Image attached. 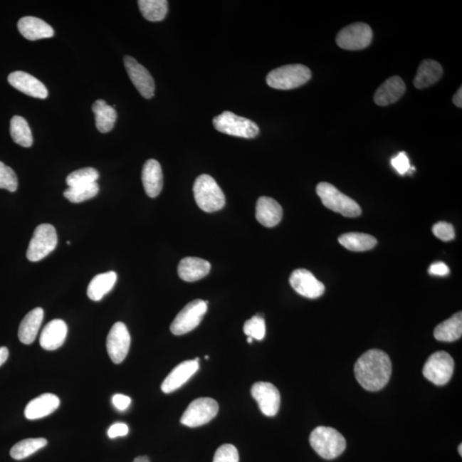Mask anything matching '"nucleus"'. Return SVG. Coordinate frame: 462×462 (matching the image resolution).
Wrapping results in <instances>:
<instances>
[{
  "label": "nucleus",
  "mask_w": 462,
  "mask_h": 462,
  "mask_svg": "<svg viewBox=\"0 0 462 462\" xmlns=\"http://www.w3.org/2000/svg\"><path fill=\"white\" fill-rule=\"evenodd\" d=\"M392 372L391 359L379 350H368L355 364V379L368 392H379L387 387Z\"/></svg>",
  "instance_id": "1"
},
{
  "label": "nucleus",
  "mask_w": 462,
  "mask_h": 462,
  "mask_svg": "<svg viewBox=\"0 0 462 462\" xmlns=\"http://www.w3.org/2000/svg\"><path fill=\"white\" fill-rule=\"evenodd\" d=\"M311 446L325 460L336 459L346 448V440L340 432L332 427L319 426L310 435Z\"/></svg>",
  "instance_id": "2"
},
{
  "label": "nucleus",
  "mask_w": 462,
  "mask_h": 462,
  "mask_svg": "<svg viewBox=\"0 0 462 462\" xmlns=\"http://www.w3.org/2000/svg\"><path fill=\"white\" fill-rule=\"evenodd\" d=\"M194 196L197 205L206 213L221 210L226 205V196L217 182L206 174H203L194 182Z\"/></svg>",
  "instance_id": "3"
},
{
  "label": "nucleus",
  "mask_w": 462,
  "mask_h": 462,
  "mask_svg": "<svg viewBox=\"0 0 462 462\" xmlns=\"http://www.w3.org/2000/svg\"><path fill=\"white\" fill-rule=\"evenodd\" d=\"M316 191L324 206L328 209L347 218H355L362 214V209L353 199L339 190L329 182H320Z\"/></svg>",
  "instance_id": "4"
},
{
  "label": "nucleus",
  "mask_w": 462,
  "mask_h": 462,
  "mask_svg": "<svg viewBox=\"0 0 462 462\" xmlns=\"http://www.w3.org/2000/svg\"><path fill=\"white\" fill-rule=\"evenodd\" d=\"M311 76V70L303 65H283L271 70L266 76V83L271 88L290 90L306 84Z\"/></svg>",
  "instance_id": "5"
},
{
  "label": "nucleus",
  "mask_w": 462,
  "mask_h": 462,
  "mask_svg": "<svg viewBox=\"0 0 462 462\" xmlns=\"http://www.w3.org/2000/svg\"><path fill=\"white\" fill-rule=\"evenodd\" d=\"M214 126L219 132L233 137L253 139L260 133V128L252 120L236 116L231 112H224L214 117Z\"/></svg>",
  "instance_id": "6"
},
{
  "label": "nucleus",
  "mask_w": 462,
  "mask_h": 462,
  "mask_svg": "<svg viewBox=\"0 0 462 462\" xmlns=\"http://www.w3.org/2000/svg\"><path fill=\"white\" fill-rule=\"evenodd\" d=\"M57 231L52 224H42L36 229L27 251L28 261L37 262L43 260L56 248Z\"/></svg>",
  "instance_id": "7"
},
{
  "label": "nucleus",
  "mask_w": 462,
  "mask_h": 462,
  "mask_svg": "<svg viewBox=\"0 0 462 462\" xmlns=\"http://www.w3.org/2000/svg\"><path fill=\"white\" fill-rule=\"evenodd\" d=\"M455 362L452 356L445 351L432 354L423 368V375L430 382L439 387L446 384L451 379Z\"/></svg>",
  "instance_id": "8"
},
{
  "label": "nucleus",
  "mask_w": 462,
  "mask_h": 462,
  "mask_svg": "<svg viewBox=\"0 0 462 462\" xmlns=\"http://www.w3.org/2000/svg\"><path fill=\"white\" fill-rule=\"evenodd\" d=\"M209 302L197 299L186 305L173 320L171 330L176 336L192 332L200 325L207 312Z\"/></svg>",
  "instance_id": "9"
},
{
  "label": "nucleus",
  "mask_w": 462,
  "mask_h": 462,
  "mask_svg": "<svg viewBox=\"0 0 462 462\" xmlns=\"http://www.w3.org/2000/svg\"><path fill=\"white\" fill-rule=\"evenodd\" d=\"M219 409V404L213 398H198L189 405L180 421L182 425L189 427L204 426L216 417Z\"/></svg>",
  "instance_id": "10"
},
{
  "label": "nucleus",
  "mask_w": 462,
  "mask_h": 462,
  "mask_svg": "<svg viewBox=\"0 0 462 462\" xmlns=\"http://www.w3.org/2000/svg\"><path fill=\"white\" fill-rule=\"evenodd\" d=\"M372 28L367 23H356L338 33L337 43L341 48L350 51L362 50L371 44Z\"/></svg>",
  "instance_id": "11"
},
{
  "label": "nucleus",
  "mask_w": 462,
  "mask_h": 462,
  "mask_svg": "<svg viewBox=\"0 0 462 462\" xmlns=\"http://www.w3.org/2000/svg\"><path fill=\"white\" fill-rule=\"evenodd\" d=\"M130 334L122 322L114 324L107 338V349L110 358L115 364H120L128 355L130 347Z\"/></svg>",
  "instance_id": "12"
},
{
  "label": "nucleus",
  "mask_w": 462,
  "mask_h": 462,
  "mask_svg": "<svg viewBox=\"0 0 462 462\" xmlns=\"http://www.w3.org/2000/svg\"><path fill=\"white\" fill-rule=\"evenodd\" d=\"M251 394L258 402L263 414L273 417L280 408L281 396L277 387L268 382H258L253 385Z\"/></svg>",
  "instance_id": "13"
},
{
  "label": "nucleus",
  "mask_w": 462,
  "mask_h": 462,
  "mask_svg": "<svg viewBox=\"0 0 462 462\" xmlns=\"http://www.w3.org/2000/svg\"><path fill=\"white\" fill-rule=\"evenodd\" d=\"M125 65L131 82L140 94L145 99L152 98L154 96L155 83L149 71L130 56L125 58Z\"/></svg>",
  "instance_id": "14"
},
{
  "label": "nucleus",
  "mask_w": 462,
  "mask_h": 462,
  "mask_svg": "<svg viewBox=\"0 0 462 462\" xmlns=\"http://www.w3.org/2000/svg\"><path fill=\"white\" fill-rule=\"evenodd\" d=\"M290 283L299 295L306 298H319L325 293L324 283L317 280L311 271L306 269L294 271L290 275Z\"/></svg>",
  "instance_id": "15"
},
{
  "label": "nucleus",
  "mask_w": 462,
  "mask_h": 462,
  "mask_svg": "<svg viewBox=\"0 0 462 462\" xmlns=\"http://www.w3.org/2000/svg\"><path fill=\"white\" fill-rule=\"evenodd\" d=\"M199 360L200 359L196 358L194 360H185L177 364L161 385L162 392L165 394L172 393L187 383L199 370Z\"/></svg>",
  "instance_id": "16"
},
{
  "label": "nucleus",
  "mask_w": 462,
  "mask_h": 462,
  "mask_svg": "<svg viewBox=\"0 0 462 462\" xmlns=\"http://www.w3.org/2000/svg\"><path fill=\"white\" fill-rule=\"evenodd\" d=\"M8 82L12 87L28 96L37 99L48 98V91L45 85L31 75L23 71L12 72L8 76Z\"/></svg>",
  "instance_id": "17"
},
{
  "label": "nucleus",
  "mask_w": 462,
  "mask_h": 462,
  "mask_svg": "<svg viewBox=\"0 0 462 462\" xmlns=\"http://www.w3.org/2000/svg\"><path fill=\"white\" fill-rule=\"evenodd\" d=\"M61 406V400L54 394L46 393L29 401L25 409V417L31 421L52 414Z\"/></svg>",
  "instance_id": "18"
},
{
  "label": "nucleus",
  "mask_w": 462,
  "mask_h": 462,
  "mask_svg": "<svg viewBox=\"0 0 462 462\" xmlns=\"http://www.w3.org/2000/svg\"><path fill=\"white\" fill-rule=\"evenodd\" d=\"M68 326L62 320H53L46 325L40 337L41 346L48 351L56 350L65 342Z\"/></svg>",
  "instance_id": "19"
},
{
  "label": "nucleus",
  "mask_w": 462,
  "mask_h": 462,
  "mask_svg": "<svg viewBox=\"0 0 462 462\" xmlns=\"http://www.w3.org/2000/svg\"><path fill=\"white\" fill-rule=\"evenodd\" d=\"M210 271V263L201 258L186 257L178 265V275L185 282L201 280L209 274Z\"/></svg>",
  "instance_id": "20"
},
{
  "label": "nucleus",
  "mask_w": 462,
  "mask_h": 462,
  "mask_svg": "<svg viewBox=\"0 0 462 462\" xmlns=\"http://www.w3.org/2000/svg\"><path fill=\"white\" fill-rule=\"evenodd\" d=\"M283 218V209L274 199L262 196L256 204V219L262 226L271 228L278 226Z\"/></svg>",
  "instance_id": "21"
},
{
  "label": "nucleus",
  "mask_w": 462,
  "mask_h": 462,
  "mask_svg": "<svg viewBox=\"0 0 462 462\" xmlns=\"http://www.w3.org/2000/svg\"><path fill=\"white\" fill-rule=\"evenodd\" d=\"M405 83L400 76H392L381 85L374 95V103L380 107H387L397 103L404 95Z\"/></svg>",
  "instance_id": "22"
},
{
  "label": "nucleus",
  "mask_w": 462,
  "mask_h": 462,
  "mask_svg": "<svg viewBox=\"0 0 462 462\" xmlns=\"http://www.w3.org/2000/svg\"><path fill=\"white\" fill-rule=\"evenodd\" d=\"M142 179L147 196L151 198L158 196L163 189V172L158 161H147L142 169Z\"/></svg>",
  "instance_id": "23"
},
{
  "label": "nucleus",
  "mask_w": 462,
  "mask_h": 462,
  "mask_svg": "<svg viewBox=\"0 0 462 462\" xmlns=\"http://www.w3.org/2000/svg\"><path fill=\"white\" fill-rule=\"evenodd\" d=\"M18 28L21 35L29 41H37L51 38L54 31L48 23L35 16H24L19 20Z\"/></svg>",
  "instance_id": "24"
},
{
  "label": "nucleus",
  "mask_w": 462,
  "mask_h": 462,
  "mask_svg": "<svg viewBox=\"0 0 462 462\" xmlns=\"http://www.w3.org/2000/svg\"><path fill=\"white\" fill-rule=\"evenodd\" d=\"M44 319V311L41 308H36L29 312L21 322L19 330V337L24 345H31L35 342L39 332L42 321Z\"/></svg>",
  "instance_id": "25"
},
{
  "label": "nucleus",
  "mask_w": 462,
  "mask_h": 462,
  "mask_svg": "<svg viewBox=\"0 0 462 462\" xmlns=\"http://www.w3.org/2000/svg\"><path fill=\"white\" fill-rule=\"evenodd\" d=\"M443 68L439 62L426 59L419 65L414 80V87L425 88L438 83L443 75Z\"/></svg>",
  "instance_id": "26"
},
{
  "label": "nucleus",
  "mask_w": 462,
  "mask_h": 462,
  "mask_svg": "<svg viewBox=\"0 0 462 462\" xmlns=\"http://www.w3.org/2000/svg\"><path fill=\"white\" fill-rule=\"evenodd\" d=\"M117 282V274L109 271L95 275L88 287L87 294L89 299L99 302L113 289Z\"/></svg>",
  "instance_id": "27"
},
{
  "label": "nucleus",
  "mask_w": 462,
  "mask_h": 462,
  "mask_svg": "<svg viewBox=\"0 0 462 462\" xmlns=\"http://www.w3.org/2000/svg\"><path fill=\"white\" fill-rule=\"evenodd\" d=\"M462 335V313L458 312L448 320L439 324L434 330V337L440 342H451L458 340Z\"/></svg>",
  "instance_id": "28"
},
{
  "label": "nucleus",
  "mask_w": 462,
  "mask_h": 462,
  "mask_svg": "<svg viewBox=\"0 0 462 462\" xmlns=\"http://www.w3.org/2000/svg\"><path fill=\"white\" fill-rule=\"evenodd\" d=\"M95 115L96 128L101 133H108L117 120V112L103 100H96L92 107Z\"/></svg>",
  "instance_id": "29"
},
{
  "label": "nucleus",
  "mask_w": 462,
  "mask_h": 462,
  "mask_svg": "<svg viewBox=\"0 0 462 462\" xmlns=\"http://www.w3.org/2000/svg\"><path fill=\"white\" fill-rule=\"evenodd\" d=\"M339 243L347 249L354 252H363L372 249L378 243L375 237L364 233L350 232L339 237Z\"/></svg>",
  "instance_id": "30"
},
{
  "label": "nucleus",
  "mask_w": 462,
  "mask_h": 462,
  "mask_svg": "<svg viewBox=\"0 0 462 462\" xmlns=\"http://www.w3.org/2000/svg\"><path fill=\"white\" fill-rule=\"evenodd\" d=\"M138 6L144 18L150 22H160L167 15V0H140Z\"/></svg>",
  "instance_id": "31"
},
{
  "label": "nucleus",
  "mask_w": 462,
  "mask_h": 462,
  "mask_svg": "<svg viewBox=\"0 0 462 462\" xmlns=\"http://www.w3.org/2000/svg\"><path fill=\"white\" fill-rule=\"evenodd\" d=\"M46 444H48V440L43 438L24 439L11 448L10 455L16 461L26 459L33 453L46 447Z\"/></svg>",
  "instance_id": "32"
},
{
  "label": "nucleus",
  "mask_w": 462,
  "mask_h": 462,
  "mask_svg": "<svg viewBox=\"0 0 462 462\" xmlns=\"http://www.w3.org/2000/svg\"><path fill=\"white\" fill-rule=\"evenodd\" d=\"M10 132L14 142L23 147L33 145V137L28 122L23 117L15 116L11 118Z\"/></svg>",
  "instance_id": "33"
},
{
  "label": "nucleus",
  "mask_w": 462,
  "mask_h": 462,
  "mask_svg": "<svg viewBox=\"0 0 462 462\" xmlns=\"http://www.w3.org/2000/svg\"><path fill=\"white\" fill-rule=\"evenodd\" d=\"M99 191V184L95 182V184L78 186V187H69L63 192V196L72 203H80L95 197Z\"/></svg>",
  "instance_id": "34"
},
{
  "label": "nucleus",
  "mask_w": 462,
  "mask_h": 462,
  "mask_svg": "<svg viewBox=\"0 0 462 462\" xmlns=\"http://www.w3.org/2000/svg\"><path fill=\"white\" fill-rule=\"evenodd\" d=\"M99 178L100 174L97 169L87 167L70 173L66 178V182L69 187H78V186L95 184Z\"/></svg>",
  "instance_id": "35"
},
{
  "label": "nucleus",
  "mask_w": 462,
  "mask_h": 462,
  "mask_svg": "<svg viewBox=\"0 0 462 462\" xmlns=\"http://www.w3.org/2000/svg\"><path fill=\"white\" fill-rule=\"evenodd\" d=\"M243 332L248 337L261 341L266 336V322L260 315L253 316L245 322Z\"/></svg>",
  "instance_id": "36"
},
{
  "label": "nucleus",
  "mask_w": 462,
  "mask_h": 462,
  "mask_svg": "<svg viewBox=\"0 0 462 462\" xmlns=\"http://www.w3.org/2000/svg\"><path fill=\"white\" fill-rule=\"evenodd\" d=\"M19 187L18 177L11 167L0 161V189L15 192Z\"/></svg>",
  "instance_id": "37"
},
{
  "label": "nucleus",
  "mask_w": 462,
  "mask_h": 462,
  "mask_svg": "<svg viewBox=\"0 0 462 462\" xmlns=\"http://www.w3.org/2000/svg\"><path fill=\"white\" fill-rule=\"evenodd\" d=\"M213 462H239V453L232 444H223L216 451Z\"/></svg>",
  "instance_id": "38"
},
{
  "label": "nucleus",
  "mask_w": 462,
  "mask_h": 462,
  "mask_svg": "<svg viewBox=\"0 0 462 462\" xmlns=\"http://www.w3.org/2000/svg\"><path fill=\"white\" fill-rule=\"evenodd\" d=\"M432 232L439 239L449 241L455 238V230L452 224L446 222H439L432 227Z\"/></svg>",
  "instance_id": "39"
},
{
  "label": "nucleus",
  "mask_w": 462,
  "mask_h": 462,
  "mask_svg": "<svg viewBox=\"0 0 462 462\" xmlns=\"http://www.w3.org/2000/svg\"><path fill=\"white\" fill-rule=\"evenodd\" d=\"M392 164L401 175H404V174L408 172L410 169L409 157L404 152L394 157L392 159Z\"/></svg>",
  "instance_id": "40"
},
{
  "label": "nucleus",
  "mask_w": 462,
  "mask_h": 462,
  "mask_svg": "<svg viewBox=\"0 0 462 462\" xmlns=\"http://www.w3.org/2000/svg\"><path fill=\"white\" fill-rule=\"evenodd\" d=\"M129 434V426L125 423H116L109 428L107 435L110 439H116L118 436H125Z\"/></svg>",
  "instance_id": "41"
},
{
  "label": "nucleus",
  "mask_w": 462,
  "mask_h": 462,
  "mask_svg": "<svg viewBox=\"0 0 462 462\" xmlns=\"http://www.w3.org/2000/svg\"><path fill=\"white\" fill-rule=\"evenodd\" d=\"M112 404L115 408L120 411H125L129 408L131 404V399L128 396L122 394H116L112 397Z\"/></svg>",
  "instance_id": "42"
},
{
  "label": "nucleus",
  "mask_w": 462,
  "mask_h": 462,
  "mask_svg": "<svg viewBox=\"0 0 462 462\" xmlns=\"http://www.w3.org/2000/svg\"><path fill=\"white\" fill-rule=\"evenodd\" d=\"M429 273L432 275H439V277H444L449 273V268L446 264L443 262H436L434 264L431 265L429 268Z\"/></svg>",
  "instance_id": "43"
},
{
  "label": "nucleus",
  "mask_w": 462,
  "mask_h": 462,
  "mask_svg": "<svg viewBox=\"0 0 462 462\" xmlns=\"http://www.w3.org/2000/svg\"><path fill=\"white\" fill-rule=\"evenodd\" d=\"M8 357H9V350H8L7 347H0V367L6 362Z\"/></svg>",
  "instance_id": "44"
},
{
  "label": "nucleus",
  "mask_w": 462,
  "mask_h": 462,
  "mask_svg": "<svg viewBox=\"0 0 462 462\" xmlns=\"http://www.w3.org/2000/svg\"><path fill=\"white\" fill-rule=\"evenodd\" d=\"M453 103H455L456 107L461 108L462 105V88L456 92V94L453 97Z\"/></svg>",
  "instance_id": "45"
},
{
  "label": "nucleus",
  "mask_w": 462,
  "mask_h": 462,
  "mask_svg": "<svg viewBox=\"0 0 462 462\" xmlns=\"http://www.w3.org/2000/svg\"><path fill=\"white\" fill-rule=\"evenodd\" d=\"M134 462H151L149 457L147 456H141L135 458Z\"/></svg>",
  "instance_id": "46"
},
{
  "label": "nucleus",
  "mask_w": 462,
  "mask_h": 462,
  "mask_svg": "<svg viewBox=\"0 0 462 462\" xmlns=\"http://www.w3.org/2000/svg\"><path fill=\"white\" fill-rule=\"evenodd\" d=\"M462 444L459 445V448H458V451H459L460 456H462Z\"/></svg>",
  "instance_id": "47"
},
{
  "label": "nucleus",
  "mask_w": 462,
  "mask_h": 462,
  "mask_svg": "<svg viewBox=\"0 0 462 462\" xmlns=\"http://www.w3.org/2000/svg\"><path fill=\"white\" fill-rule=\"evenodd\" d=\"M248 343H252V342H253V338H252V337H248Z\"/></svg>",
  "instance_id": "48"
}]
</instances>
